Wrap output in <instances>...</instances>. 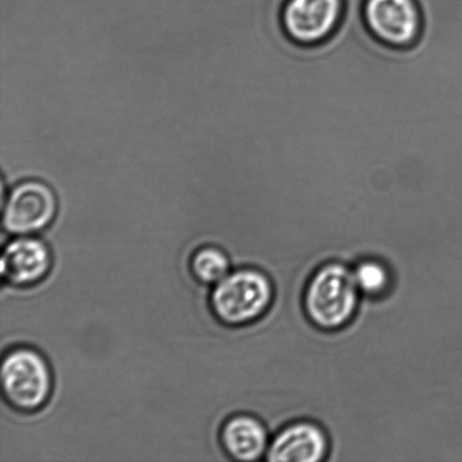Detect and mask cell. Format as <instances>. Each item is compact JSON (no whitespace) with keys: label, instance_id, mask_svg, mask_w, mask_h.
Returning a JSON list of instances; mask_svg holds the SVG:
<instances>
[{"label":"cell","instance_id":"6da1fadb","mask_svg":"<svg viewBox=\"0 0 462 462\" xmlns=\"http://www.w3.org/2000/svg\"><path fill=\"white\" fill-rule=\"evenodd\" d=\"M362 294L353 269L342 262H328L310 275L302 294L306 317L315 328L333 332L350 324Z\"/></svg>","mask_w":462,"mask_h":462},{"label":"cell","instance_id":"9c48e42d","mask_svg":"<svg viewBox=\"0 0 462 462\" xmlns=\"http://www.w3.org/2000/svg\"><path fill=\"white\" fill-rule=\"evenodd\" d=\"M269 431L260 419L237 414L226 420L220 430V443L230 459L240 462L258 461L270 447Z\"/></svg>","mask_w":462,"mask_h":462},{"label":"cell","instance_id":"7a4b0ae2","mask_svg":"<svg viewBox=\"0 0 462 462\" xmlns=\"http://www.w3.org/2000/svg\"><path fill=\"white\" fill-rule=\"evenodd\" d=\"M274 299V285L269 275L253 267L230 272L215 285L210 308L221 324L242 328L262 319Z\"/></svg>","mask_w":462,"mask_h":462},{"label":"cell","instance_id":"8992f818","mask_svg":"<svg viewBox=\"0 0 462 462\" xmlns=\"http://www.w3.org/2000/svg\"><path fill=\"white\" fill-rule=\"evenodd\" d=\"M329 448L323 427L299 420L279 430L271 439L265 457L270 462H320L329 454Z\"/></svg>","mask_w":462,"mask_h":462},{"label":"cell","instance_id":"8fae6325","mask_svg":"<svg viewBox=\"0 0 462 462\" xmlns=\"http://www.w3.org/2000/svg\"><path fill=\"white\" fill-rule=\"evenodd\" d=\"M353 274L362 296L368 298L383 296L392 284L388 265L377 258H364L353 267Z\"/></svg>","mask_w":462,"mask_h":462},{"label":"cell","instance_id":"30bf717a","mask_svg":"<svg viewBox=\"0 0 462 462\" xmlns=\"http://www.w3.org/2000/svg\"><path fill=\"white\" fill-rule=\"evenodd\" d=\"M231 263L227 254L216 246L198 249L191 258V272L199 282L216 285L230 273Z\"/></svg>","mask_w":462,"mask_h":462},{"label":"cell","instance_id":"ba28073f","mask_svg":"<svg viewBox=\"0 0 462 462\" xmlns=\"http://www.w3.org/2000/svg\"><path fill=\"white\" fill-rule=\"evenodd\" d=\"M341 11L342 0H290L284 9V26L298 42L314 43L333 31Z\"/></svg>","mask_w":462,"mask_h":462},{"label":"cell","instance_id":"52a82bcc","mask_svg":"<svg viewBox=\"0 0 462 462\" xmlns=\"http://www.w3.org/2000/svg\"><path fill=\"white\" fill-rule=\"evenodd\" d=\"M366 24L383 42L406 47L418 38L420 15L413 0H368Z\"/></svg>","mask_w":462,"mask_h":462},{"label":"cell","instance_id":"5b68a950","mask_svg":"<svg viewBox=\"0 0 462 462\" xmlns=\"http://www.w3.org/2000/svg\"><path fill=\"white\" fill-rule=\"evenodd\" d=\"M53 257L47 244L33 236H17L3 249L0 273L9 287H34L52 270Z\"/></svg>","mask_w":462,"mask_h":462},{"label":"cell","instance_id":"3957f363","mask_svg":"<svg viewBox=\"0 0 462 462\" xmlns=\"http://www.w3.org/2000/svg\"><path fill=\"white\" fill-rule=\"evenodd\" d=\"M53 374L43 355L27 346H17L2 362V392L12 409L32 413L52 395Z\"/></svg>","mask_w":462,"mask_h":462},{"label":"cell","instance_id":"277c9868","mask_svg":"<svg viewBox=\"0 0 462 462\" xmlns=\"http://www.w3.org/2000/svg\"><path fill=\"white\" fill-rule=\"evenodd\" d=\"M57 214V199L42 182L22 183L14 189L5 207L3 226L9 235L32 236L52 223Z\"/></svg>","mask_w":462,"mask_h":462}]
</instances>
